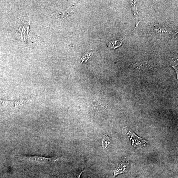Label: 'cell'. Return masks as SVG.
I'll return each mask as SVG.
<instances>
[{
  "mask_svg": "<svg viewBox=\"0 0 178 178\" xmlns=\"http://www.w3.org/2000/svg\"><path fill=\"white\" fill-rule=\"evenodd\" d=\"M123 42L124 40L123 39L112 41L108 43V47L111 49L114 50L122 45Z\"/></svg>",
  "mask_w": 178,
  "mask_h": 178,
  "instance_id": "52a82bcc",
  "label": "cell"
},
{
  "mask_svg": "<svg viewBox=\"0 0 178 178\" xmlns=\"http://www.w3.org/2000/svg\"><path fill=\"white\" fill-rule=\"evenodd\" d=\"M12 101L0 99V108H6L9 107L13 103Z\"/></svg>",
  "mask_w": 178,
  "mask_h": 178,
  "instance_id": "9c48e42d",
  "label": "cell"
},
{
  "mask_svg": "<svg viewBox=\"0 0 178 178\" xmlns=\"http://www.w3.org/2000/svg\"><path fill=\"white\" fill-rule=\"evenodd\" d=\"M128 160L127 158L123 159L120 163L119 166L116 168L114 172V178L121 173L126 172L128 170Z\"/></svg>",
  "mask_w": 178,
  "mask_h": 178,
  "instance_id": "277c9868",
  "label": "cell"
},
{
  "mask_svg": "<svg viewBox=\"0 0 178 178\" xmlns=\"http://www.w3.org/2000/svg\"><path fill=\"white\" fill-rule=\"evenodd\" d=\"M102 147L104 149L108 148L111 143V140L107 134H104L102 138Z\"/></svg>",
  "mask_w": 178,
  "mask_h": 178,
  "instance_id": "ba28073f",
  "label": "cell"
},
{
  "mask_svg": "<svg viewBox=\"0 0 178 178\" xmlns=\"http://www.w3.org/2000/svg\"><path fill=\"white\" fill-rule=\"evenodd\" d=\"M94 52H89V53H87L85 54L83 56H82L81 58V63H82L84 62H86L89 59V58L92 57L93 55Z\"/></svg>",
  "mask_w": 178,
  "mask_h": 178,
  "instance_id": "30bf717a",
  "label": "cell"
},
{
  "mask_svg": "<svg viewBox=\"0 0 178 178\" xmlns=\"http://www.w3.org/2000/svg\"><path fill=\"white\" fill-rule=\"evenodd\" d=\"M73 9L72 7H71L66 11H58L52 15L51 16L57 19L63 20L70 15Z\"/></svg>",
  "mask_w": 178,
  "mask_h": 178,
  "instance_id": "5b68a950",
  "label": "cell"
},
{
  "mask_svg": "<svg viewBox=\"0 0 178 178\" xmlns=\"http://www.w3.org/2000/svg\"><path fill=\"white\" fill-rule=\"evenodd\" d=\"M152 32L156 38L169 40L174 38L178 33L169 26L159 23L153 26Z\"/></svg>",
  "mask_w": 178,
  "mask_h": 178,
  "instance_id": "7a4b0ae2",
  "label": "cell"
},
{
  "mask_svg": "<svg viewBox=\"0 0 178 178\" xmlns=\"http://www.w3.org/2000/svg\"><path fill=\"white\" fill-rule=\"evenodd\" d=\"M85 170H81L75 172L73 175L72 178H80L82 173L85 172Z\"/></svg>",
  "mask_w": 178,
  "mask_h": 178,
  "instance_id": "7c38bea8",
  "label": "cell"
},
{
  "mask_svg": "<svg viewBox=\"0 0 178 178\" xmlns=\"http://www.w3.org/2000/svg\"><path fill=\"white\" fill-rule=\"evenodd\" d=\"M17 158L21 161L26 163L40 165H51L60 159L58 156L52 157H46L40 156H24L19 155Z\"/></svg>",
  "mask_w": 178,
  "mask_h": 178,
  "instance_id": "3957f363",
  "label": "cell"
},
{
  "mask_svg": "<svg viewBox=\"0 0 178 178\" xmlns=\"http://www.w3.org/2000/svg\"><path fill=\"white\" fill-rule=\"evenodd\" d=\"M131 2L132 6L133 12L134 15H135L137 19V25H138V23L140 22V21L138 19V15L137 10V7L136 4V2L134 1H132Z\"/></svg>",
  "mask_w": 178,
  "mask_h": 178,
  "instance_id": "8fae6325",
  "label": "cell"
},
{
  "mask_svg": "<svg viewBox=\"0 0 178 178\" xmlns=\"http://www.w3.org/2000/svg\"><path fill=\"white\" fill-rule=\"evenodd\" d=\"M26 17H21L17 20L16 24L15 31L21 35L20 39L24 37L26 34L27 36V46H31L36 43H40V37L34 35L29 29L30 21Z\"/></svg>",
  "mask_w": 178,
  "mask_h": 178,
  "instance_id": "6da1fadb",
  "label": "cell"
},
{
  "mask_svg": "<svg viewBox=\"0 0 178 178\" xmlns=\"http://www.w3.org/2000/svg\"><path fill=\"white\" fill-rule=\"evenodd\" d=\"M152 64L147 62H138L134 65V67L139 70H146L149 69L151 67Z\"/></svg>",
  "mask_w": 178,
  "mask_h": 178,
  "instance_id": "8992f818",
  "label": "cell"
}]
</instances>
